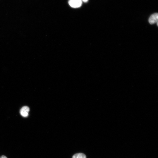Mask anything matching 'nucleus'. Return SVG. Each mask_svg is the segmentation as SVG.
<instances>
[{
    "label": "nucleus",
    "mask_w": 158,
    "mask_h": 158,
    "mask_svg": "<svg viewBox=\"0 0 158 158\" xmlns=\"http://www.w3.org/2000/svg\"><path fill=\"white\" fill-rule=\"evenodd\" d=\"M30 109L27 106H24L22 107L20 111V113L22 116L24 117H27L28 115V112Z\"/></svg>",
    "instance_id": "nucleus-3"
},
{
    "label": "nucleus",
    "mask_w": 158,
    "mask_h": 158,
    "mask_svg": "<svg viewBox=\"0 0 158 158\" xmlns=\"http://www.w3.org/2000/svg\"><path fill=\"white\" fill-rule=\"evenodd\" d=\"M82 2L81 0H69L68 3L72 7L77 8L81 6Z\"/></svg>",
    "instance_id": "nucleus-1"
},
{
    "label": "nucleus",
    "mask_w": 158,
    "mask_h": 158,
    "mask_svg": "<svg viewBox=\"0 0 158 158\" xmlns=\"http://www.w3.org/2000/svg\"><path fill=\"white\" fill-rule=\"evenodd\" d=\"M0 158H7L4 155H2L0 157Z\"/></svg>",
    "instance_id": "nucleus-5"
},
{
    "label": "nucleus",
    "mask_w": 158,
    "mask_h": 158,
    "mask_svg": "<svg viewBox=\"0 0 158 158\" xmlns=\"http://www.w3.org/2000/svg\"><path fill=\"white\" fill-rule=\"evenodd\" d=\"M86 155L82 153H78L74 155L72 158H86Z\"/></svg>",
    "instance_id": "nucleus-4"
},
{
    "label": "nucleus",
    "mask_w": 158,
    "mask_h": 158,
    "mask_svg": "<svg viewBox=\"0 0 158 158\" xmlns=\"http://www.w3.org/2000/svg\"><path fill=\"white\" fill-rule=\"evenodd\" d=\"M158 14L155 13L152 14L149 19V22L151 24H154L158 22Z\"/></svg>",
    "instance_id": "nucleus-2"
},
{
    "label": "nucleus",
    "mask_w": 158,
    "mask_h": 158,
    "mask_svg": "<svg viewBox=\"0 0 158 158\" xmlns=\"http://www.w3.org/2000/svg\"><path fill=\"white\" fill-rule=\"evenodd\" d=\"M82 1H83L84 2H86L88 0H81Z\"/></svg>",
    "instance_id": "nucleus-6"
}]
</instances>
